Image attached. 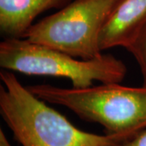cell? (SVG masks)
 Segmentation results:
<instances>
[{"label":"cell","mask_w":146,"mask_h":146,"mask_svg":"<svg viewBox=\"0 0 146 146\" xmlns=\"http://www.w3.org/2000/svg\"><path fill=\"white\" fill-rule=\"evenodd\" d=\"M0 114L22 146H119L130 135H98L79 129L24 86L13 72H0Z\"/></svg>","instance_id":"cell-1"},{"label":"cell","mask_w":146,"mask_h":146,"mask_svg":"<svg viewBox=\"0 0 146 146\" xmlns=\"http://www.w3.org/2000/svg\"><path fill=\"white\" fill-rule=\"evenodd\" d=\"M38 98L61 106L87 122L102 125L109 135L135 136L146 127V86L102 83L88 88L51 84L28 87Z\"/></svg>","instance_id":"cell-2"},{"label":"cell","mask_w":146,"mask_h":146,"mask_svg":"<svg viewBox=\"0 0 146 146\" xmlns=\"http://www.w3.org/2000/svg\"><path fill=\"white\" fill-rule=\"evenodd\" d=\"M0 67L27 76L68 79L73 88L84 89L101 83H120L127 68L111 54L90 59H77L67 53L32 42L25 38L3 39L0 43Z\"/></svg>","instance_id":"cell-3"},{"label":"cell","mask_w":146,"mask_h":146,"mask_svg":"<svg viewBox=\"0 0 146 146\" xmlns=\"http://www.w3.org/2000/svg\"><path fill=\"white\" fill-rule=\"evenodd\" d=\"M119 0H74L35 23L25 38L80 59L101 56L100 36Z\"/></svg>","instance_id":"cell-4"},{"label":"cell","mask_w":146,"mask_h":146,"mask_svg":"<svg viewBox=\"0 0 146 146\" xmlns=\"http://www.w3.org/2000/svg\"><path fill=\"white\" fill-rule=\"evenodd\" d=\"M146 28V0H119L100 36L102 51L114 47L129 50Z\"/></svg>","instance_id":"cell-5"},{"label":"cell","mask_w":146,"mask_h":146,"mask_svg":"<svg viewBox=\"0 0 146 146\" xmlns=\"http://www.w3.org/2000/svg\"><path fill=\"white\" fill-rule=\"evenodd\" d=\"M72 0H0V32L4 39L25 38L36 16L61 9Z\"/></svg>","instance_id":"cell-6"},{"label":"cell","mask_w":146,"mask_h":146,"mask_svg":"<svg viewBox=\"0 0 146 146\" xmlns=\"http://www.w3.org/2000/svg\"><path fill=\"white\" fill-rule=\"evenodd\" d=\"M128 51L131 53L138 63L143 76V85L146 86V28Z\"/></svg>","instance_id":"cell-7"},{"label":"cell","mask_w":146,"mask_h":146,"mask_svg":"<svg viewBox=\"0 0 146 146\" xmlns=\"http://www.w3.org/2000/svg\"><path fill=\"white\" fill-rule=\"evenodd\" d=\"M119 146H146V127Z\"/></svg>","instance_id":"cell-8"},{"label":"cell","mask_w":146,"mask_h":146,"mask_svg":"<svg viewBox=\"0 0 146 146\" xmlns=\"http://www.w3.org/2000/svg\"><path fill=\"white\" fill-rule=\"evenodd\" d=\"M0 146H12L2 128L0 129Z\"/></svg>","instance_id":"cell-9"}]
</instances>
